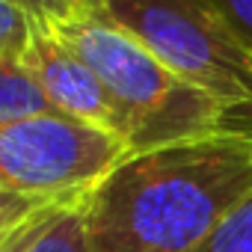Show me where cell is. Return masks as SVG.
<instances>
[{
  "mask_svg": "<svg viewBox=\"0 0 252 252\" xmlns=\"http://www.w3.org/2000/svg\"><path fill=\"white\" fill-rule=\"evenodd\" d=\"M89 3H95V6H107L110 0H89Z\"/></svg>",
  "mask_w": 252,
  "mask_h": 252,
  "instance_id": "7c38bea8",
  "label": "cell"
},
{
  "mask_svg": "<svg viewBox=\"0 0 252 252\" xmlns=\"http://www.w3.org/2000/svg\"><path fill=\"white\" fill-rule=\"evenodd\" d=\"M21 63L39 77V83L45 86L48 98L54 101V107L63 116L98 125L104 131L125 137V122L122 113L116 110L110 92L104 89L101 77L48 27L39 24L27 54L21 57Z\"/></svg>",
  "mask_w": 252,
  "mask_h": 252,
  "instance_id": "5b68a950",
  "label": "cell"
},
{
  "mask_svg": "<svg viewBox=\"0 0 252 252\" xmlns=\"http://www.w3.org/2000/svg\"><path fill=\"white\" fill-rule=\"evenodd\" d=\"M39 30V21L27 15L21 6L0 0V57L21 60Z\"/></svg>",
  "mask_w": 252,
  "mask_h": 252,
  "instance_id": "ba28073f",
  "label": "cell"
},
{
  "mask_svg": "<svg viewBox=\"0 0 252 252\" xmlns=\"http://www.w3.org/2000/svg\"><path fill=\"white\" fill-rule=\"evenodd\" d=\"M249 193L252 131L131 155L89 202L92 252H202Z\"/></svg>",
  "mask_w": 252,
  "mask_h": 252,
  "instance_id": "6da1fadb",
  "label": "cell"
},
{
  "mask_svg": "<svg viewBox=\"0 0 252 252\" xmlns=\"http://www.w3.org/2000/svg\"><path fill=\"white\" fill-rule=\"evenodd\" d=\"M101 9L178 77L217 98L234 128L252 131V48L211 0H110Z\"/></svg>",
  "mask_w": 252,
  "mask_h": 252,
  "instance_id": "277c9868",
  "label": "cell"
},
{
  "mask_svg": "<svg viewBox=\"0 0 252 252\" xmlns=\"http://www.w3.org/2000/svg\"><path fill=\"white\" fill-rule=\"evenodd\" d=\"M131 155L119 134L63 113L0 128V234L39 211L89 202Z\"/></svg>",
  "mask_w": 252,
  "mask_h": 252,
  "instance_id": "3957f363",
  "label": "cell"
},
{
  "mask_svg": "<svg viewBox=\"0 0 252 252\" xmlns=\"http://www.w3.org/2000/svg\"><path fill=\"white\" fill-rule=\"evenodd\" d=\"M60 113L39 77L12 57H0V128Z\"/></svg>",
  "mask_w": 252,
  "mask_h": 252,
  "instance_id": "52a82bcc",
  "label": "cell"
},
{
  "mask_svg": "<svg viewBox=\"0 0 252 252\" xmlns=\"http://www.w3.org/2000/svg\"><path fill=\"white\" fill-rule=\"evenodd\" d=\"M9 3L21 6L27 15H33L42 27H54V24H65L74 18H83L92 9H101L89 0H9Z\"/></svg>",
  "mask_w": 252,
  "mask_h": 252,
  "instance_id": "30bf717a",
  "label": "cell"
},
{
  "mask_svg": "<svg viewBox=\"0 0 252 252\" xmlns=\"http://www.w3.org/2000/svg\"><path fill=\"white\" fill-rule=\"evenodd\" d=\"M89 202L33 214L18 228L0 234V252H92Z\"/></svg>",
  "mask_w": 252,
  "mask_h": 252,
  "instance_id": "8992f818",
  "label": "cell"
},
{
  "mask_svg": "<svg viewBox=\"0 0 252 252\" xmlns=\"http://www.w3.org/2000/svg\"><path fill=\"white\" fill-rule=\"evenodd\" d=\"M54 30L104 83L134 155L234 128L228 110L163 65L134 33L92 9Z\"/></svg>",
  "mask_w": 252,
  "mask_h": 252,
  "instance_id": "7a4b0ae2",
  "label": "cell"
},
{
  "mask_svg": "<svg viewBox=\"0 0 252 252\" xmlns=\"http://www.w3.org/2000/svg\"><path fill=\"white\" fill-rule=\"evenodd\" d=\"M202 252H252V193L231 211Z\"/></svg>",
  "mask_w": 252,
  "mask_h": 252,
  "instance_id": "9c48e42d",
  "label": "cell"
},
{
  "mask_svg": "<svg viewBox=\"0 0 252 252\" xmlns=\"http://www.w3.org/2000/svg\"><path fill=\"white\" fill-rule=\"evenodd\" d=\"M211 3L234 27V33L252 48V0H211Z\"/></svg>",
  "mask_w": 252,
  "mask_h": 252,
  "instance_id": "8fae6325",
  "label": "cell"
}]
</instances>
